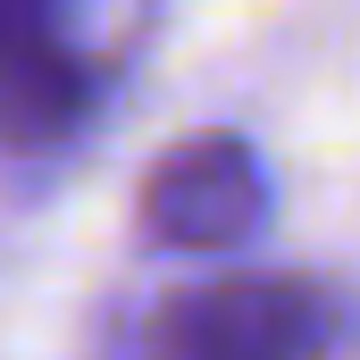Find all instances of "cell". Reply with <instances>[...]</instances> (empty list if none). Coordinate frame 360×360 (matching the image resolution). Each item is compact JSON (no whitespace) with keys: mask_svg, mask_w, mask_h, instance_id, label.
I'll use <instances>...</instances> for the list:
<instances>
[{"mask_svg":"<svg viewBox=\"0 0 360 360\" xmlns=\"http://www.w3.org/2000/svg\"><path fill=\"white\" fill-rule=\"evenodd\" d=\"M344 302L319 276H210L151 310L143 360H335Z\"/></svg>","mask_w":360,"mask_h":360,"instance_id":"cell-1","label":"cell"},{"mask_svg":"<svg viewBox=\"0 0 360 360\" xmlns=\"http://www.w3.org/2000/svg\"><path fill=\"white\" fill-rule=\"evenodd\" d=\"M269 218V176L243 134H193L143 184V226L176 252H226Z\"/></svg>","mask_w":360,"mask_h":360,"instance_id":"cell-3","label":"cell"},{"mask_svg":"<svg viewBox=\"0 0 360 360\" xmlns=\"http://www.w3.org/2000/svg\"><path fill=\"white\" fill-rule=\"evenodd\" d=\"M92 109V59L76 51V0H0V143L42 151Z\"/></svg>","mask_w":360,"mask_h":360,"instance_id":"cell-2","label":"cell"}]
</instances>
